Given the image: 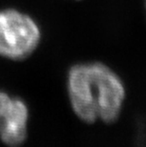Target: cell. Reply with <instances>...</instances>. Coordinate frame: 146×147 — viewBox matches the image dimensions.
Wrapping results in <instances>:
<instances>
[{"instance_id": "obj_3", "label": "cell", "mask_w": 146, "mask_h": 147, "mask_svg": "<svg viewBox=\"0 0 146 147\" xmlns=\"http://www.w3.org/2000/svg\"><path fill=\"white\" fill-rule=\"evenodd\" d=\"M30 111L27 104L18 97H12L5 118L0 125V140L9 147H19L28 136Z\"/></svg>"}, {"instance_id": "obj_2", "label": "cell", "mask_w": 146, "mask_h": 147, "mask_svg": "<svg viewBox=\"0 0 146 147\" xmlns=\"http://www.w3.org/2000/svg\"><path fill=\"white\" fill-rule=\"evenodd\" d=\"M39 24L15 8L0 9V57L18 62L30 58L41 43Z\"/></svg>"}, {"instance_id": "obj_1", "label": "cell", "mask_w": 146, "mask_h": 147, "mask_svg": "<svg viewBox=\"0 0 146 147\" xmlns=\"http://www.w3.org/2000/svg\"><path fill=\"white\" fill-rule=\"evenodd\" d=\"M67 93L74 113L87 123L115 121L125 98L122 81L101 62L73 65L67 73Z\"/></svg>"}, {"instance_id": "obj_4", "label": "cell", "mask_w": 146, "mask_h": 147, "mask_svg": "<svg viewBox=\"0 0 146 147\" xmlns=\"http://www.w3.org/2000/svg\"><path fill=\"white\" fill-rule=\"evenodd\" d=\"M11 99L12 97L9 93L0 89V125H1L3 119L5 118L6 113H7Z\"/></svg>"}]
</instances>
